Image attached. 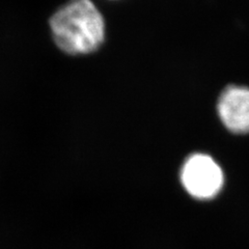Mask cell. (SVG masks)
I'll return each instance as SVG.
<instances>
[{
    "mask_svg": "<svg viewBox=\"0 0 249 249\" xmlns=\"http://www.w3.org/2000/svg\"><path fill=\"white\" fill-rule=\"evenodd\" d=\"M58 48L71 55L96 51L104 41L105 23L91 0H70L50 20Z\"/></svg>",
    "mask_w": 249,
    "mask_h": 249,
    "instance_id": "cell-1",
    "label": "cell"
},
{
    "mask_svg": "<svg viewBox=\"0 0 249 249\" xmlns=\"http://www.w3.org/2000/svg\"><path fill=\"white\" fill-rule=\"evenodd\" d=\"M181 182L190 196L196 199L214 198L222 189L224 175L220 165L206 154H193L181 169Z\"/></svg>",
    "mask_w": 249,
    "mask_h": 249,
    "instance_id": "cell-2",
    "label": "cell"
},
{
    "mask_svg": "<svg viewBox=\"0 0 249 249\" xmlns=\"http://www.w3.org/2000/svg\"><path fill=\"white\" fill-rule=\"evenodd\" d=\"M217 111L231 133H249V88L231 85L225 89L218 100Z\"/></svg>",
    "mask_w": 249,
    "mask_h": 249,
    "instance_id": "cell-3",
    "label": "cell"
}]
</instances>
